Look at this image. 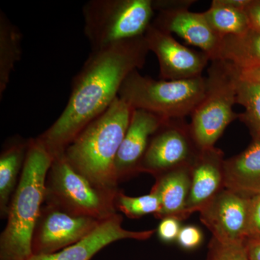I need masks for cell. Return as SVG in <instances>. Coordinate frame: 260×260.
Listing matches in <instances>:
<instances>
[{
	"label": "cell",
	"mask_w": 260,
	"mask_h": 260,
	"mask_svg": "<svg viewBox=\"0 0 260 260\" xmlns=\"http://www.w3.org/2000/svg\"><path fill=\"white\" fill-rule=\"evenodd\" d=\"M149 51L143 36L90 52L73 78L64 110L39 136L54 156L112 105L128 75L144 66Z\"/></svg>",
	"instance_id": "1"
},
{
	"label": "cell",
	"mask_w": 260,
	"mask_h": 260,
	"mask_svg": "<svg viewBox=\"0 0 260 260\" xmlns=\"http://www.w3.org/2000/svg\"><path fill=\"white\" fill-rule=\"evenodd\" d=\"M54 155L38 137L30 138L18 184L0 238V259L28 260L34 230L45 202L46 181Z\"/></svg>",
	"instance_id": "2"
},
{
	"label": "cell",
	"mask_w": 260,
	"mask_h": 260,
	"mask_svg": "<svg viewBox=\"0 0 260 260\" xmlns=\"http://www.w3.org/2000/svg\"><path fill=\"white\" fill-rule=\"evenodd\" d=\"M133 112L129 104L116 98L63 152L77 172L104 190L118 191L115 160Z\"/></svg>",
	"instance_id": "3"
},
{
	"label": "cell",
	"mask_w": 260,
	"mask_h": 260,
	"mask_svg": "<svg viewBox=\"0 0 260 260\" xmlns=\"http://www.w3.org/2000/svg\"><path fill=\"white\" fill-rule=\"evenodd\" d=\"M207 78L200 76L181 80H155L135 70L128 75L119 98L133 109H143L165 119L191 115L204 98Z\"/></svg>",
	"instance_id": "4"
},
{
	"label": "cell",
	"mask_w": 260,
	"mask_h": 260,
	"mask_svg": "<svg viewBox=\"0 0 260 260\" xmlns=\"http://www.w3.org/2000/svg\"><path fill=\"white\" fill-rule=\"evenodd\" d=\"M153 0H90L83 5L84 34L91 51L145 36L154 15Z\"/></svg>",
	"instance_id": "5"
},
{
	"label": "cell",
	"mask_w": 260,
	"mask_h": 260,
	"mask_svg": "<svg viewBox=\"0 0 260 260\" xmlns=\"http://www.w3.org/2000/svg\"><path fill=\"white\" fill-rule=\"evenodd\" d=\"M208 69L204 98L191 114V135L200 150L213 148L239 114L233 107L237 104L238 69L227 61L213 60Z\"/></svg>",
	"instance_id": "6"
},
{
	"label": "cell",
	"mask_w": 260,
	"mask_h": 260,
	"mask_svg": "<svg viewBox=\"0 0 260 260\" xmlns=\"http://www.w3.org/2000/svg\"><path fill=\"white\" fill-rule=\"evenodd\" d=\"M118 192L94 185L61 153L54 156L48 173L45 202L73 215L104 220L116 214Z\"/></svg>",
	"instance_id": "7"
},
{
	"label": "cell",
	"mask_w": 260,
	"mask_h": 260,
	"mask_svg": "<svg viewBox=\"0 0 260 260\" xmlns=\"http://www.w3.org/2000/svg\"><path fill=\"white\" fill-rule=\"evenodd\" d=\"M200 150L184 119H166L152 136L139 172L162 174L190 166Z\"/></svg>",
	"instance_id": "8"
},
{
	"label": "cell",
	"mask_w": 260,
	"mask_h": 260,
	"mask_svg": "<svg viewBox=\"0 0 260 260\" xmlns=\"http://www.w3.org/2000/svg\"><path fill=\"white\" fill-rule=\"evenodd\" d=\"M193 3L154 0V10L158 14L152 25L164 31L177 34L187 44L200 48L208 54L210 61L215 60L222 38L210 26L203 13L189 11Z\"/></svg>",
	"instance_id": "9"
},
{
	"label": "cell",
	"mask_w": 260,
	"mask_h": 260,
	"mask_svg": "<svg viewBox=\"0 0 260 260\" xmlns=\"http://www.w3.org/2000/svg\"><path fill=\"white\" fill-rule=\"evenodd\" d=\"M102 221L46 205L42 208L32 236V254H53L73 245L87 237Z\"/></svg>",
	"instance_id": "10"
},
{
	"label": "cell",
	"mask_w": 260,
	"mask_h": 260,
	"mask_svg": "<svg viewBox=\"0 0 260 260\" xmlns=\"http://www.w3.org/2000/svg\"><path fill=\"white\" fill-rule=\"evenodd\" d=\"M251 197L220 191L200 211L202 222L220 244H244L248 239Z\"/></svg>",
	"instance_id": "11"
},
{
	"label": "cell",
	"mask_w": 260,
	"mask_h": 260,
	"mask_svg": "<svg viewBox=\"0 0 260 260\" xmlns=\"http://www.w3.org/2000/svg\"><path fill=\"white\" fill-rule=\"evenodd\" d=\"M149 51L158 59L160 80H181L202 76L210 60L203 51L192 50L177 42L172 34L150 25L145 34Z\"/></svg>",
	"instance_id": "12"
},
{
	"label": "cell",
	"mask_w": 260,
	"mask_h": 260,
	"mask_svg": "<svg viewBox=\"0 0 260 260\" xmlns=\"http://www.w3.org/2000/svg\"><path fill=\"white\" fill-rule=\"evenodd\" d=\"M166 119L153 113L133 109L129 126L118 151L115 160L119 183L139 172V167L154 133Z\"/></svg>",
	"instance_id": "13"
},
{
	"label": "cell",
	"mask_w": 260,
	"mask_h": 260,
	"mask_svg": "<svg viewBox=\"0 0 260 260\" xmlns=\"http://www.w3.org/2000/svg\"><path fill=\"white\" fill-rule=\"evenodd\" d=\"M122 217L115 214L101 222L87 237L61 250L50 254L32 255L28 260H90L106 246L122 239L145 240L155 231L130 232L121 225Z\"/></svg>",
	"instance_id": "14"
},
{
	"label": "cell",
	"mask_w": 260,
	"mask_h": 260,
	"mask_svg": "<svg viewBox=\"0 0 260 260\" xmlns=\"http://www.w3.org/2000/svg\"><path fill=\"white\" fill-rule=\"evenodd\" d=\"M223 153L214 148L200 150L190 166L191 182L184 218L201 211L223 184Z\"/></svg>",
	"instance_id": "15"
},
{
	"label": "cell",
	"mask_w": 260,
	"mask_h": 260,
	"mask_svg": "<svg viewBox=\"0 0 260 260\" xmlns=\"http://www.w3.org/2000/svg\"><path fill=\"white\" fill-rule=\"evenodd\" d=\"M250 145L242 153L224 160L223 185L252 197L260 194V133H252Z\"/></svg>",
	"instance_id": "16"
},
{
	"label": "cell",
	"mask_w": 260,
	"mask_h": 260,
	"mask_svg": "<svg viewBox=\"0 0 260 260\" xmlns=\"http://www.w3.org/2000/svg\"><path fill=\"white\" fill-rule=\"evenodd\" d=\"M190 166L162 174L153 186L152 191L158 194L161 206L159 218H184L190 189Z\"/></svg>",
	"instance_id": "17"
},
{
	"label": "cell",
	"mask_w": 260,
	"mask_h": 260,
	"mask_svg": "<svg viewBox=\"0 0 260 260\" xmlns=\"http://www.w3.org/2000/svg\"><path fill=\"white\" fill-rule=\"evenodd\" d=\"M30 139L14 137L6 142L0 155V211L1 216L8 215L12 197L18 184Z\"/></svg>",
	"instance_id": "18"
},
{
	"label": "cell",
	"mask_w": 260,
	"mask_h": 260,
	"mask_svg": "<svg viewBox=\"0 0 260 260\" xmlns=\"http://www.w3.org/2000/svg\"><path fill=\"white\" fill-rule=\"evenodd\" d=\"M215 59L227 61L240 70L260 67V30L250 28L241 35L222 38Z\"/></svg>",
	"instance_id": "19"
},
{
	"label": "cell",
	"mask_w": 260,
	"mask_h": 260,
	"mask_svg": "<svg viewBox=\"0 0 260 260\" xmlns=\"http://www.w3.org/2000/svg\"><path fill=\"white\" fill-rule=\"evenodd\" d=\"M23 35L0 10V97H3L10 83L15 65L21 59Z\"/></svg>",
	"instance_id": "20"
},
{
	"label": "cell",
	"mask_w": 260,
	"mask_h": 260,
	"mask_svg": "<svg viewBox=\"0 0 260 260\" xmlns=\"http://www.w3.org/2000/svg\"><path fill=\"white\" fill-rule=\"evenodd\" d=\"M203 14L221 38L241 35L251 28L245 10L231 6L224 0H213L209 9Z\"/></svg>",
	"instance_id": "21"
},
{
	"label": "cell",
	"mask_w": 260,
	"mask_h": 260,
	"mask_svg": "<svg viewBox=\"0 0 260 260\" xmlns=\"http://www.w3.org/2000/svg\"><path fill=\"white\" fill-rule=\"evenodd\" d=\"M237 93V104L245 109V112L239 114V119L245 123L252 133H260L259 85L242 79L238 74Z\"/></svg>",
	"instance_id": "22"
},
{
	"label": "cell",
	"mask_w": 260,
	"mask_h": 260,
	"mask_svg": "<svg viewBox=\"0 0 260 260\" xmlns=\"http://www.w3.org/2000/svg\"><path fill=\"white\" fill-rule=\"evenodd\" d=\"M116 210H119L129 218H138L148 214L160 213V201L158 194L151 191L144 196H126L123 193L118 192L116 197Z\"/></svg>",
	"instance_id": "23"
},
{
	"label": "cell",
	"mask_w": 260,
	"mask_h": 260,
	"mask_svg": "<svg viewBox=\"0 0 260 260\" xmlns=\"http://www.w3.org/2000/svg\"><path fill=\"white\" fill-rule=\"evenodd\" d=\"M208 260H248L244 244H220L213 240Z\"/></svg>",
	"instance_id": "24"
},
{
	"label": "cell",
	"mask_w": 260,
	"mask_h": 260,
	"mask_svg": "<svg viewBox=\"0 0 260 260\" xmlns=\"http://www.w3.org/2000/svg\"><path fill=\"white\" fill-rule=\"evenodd\" d=\"M179 220L175 217L162 218L158 228V237L162 241L170 242L177 239L181 229Z\"/></svg>",
	"instance_id": "25"
},
{
	"label": "cell",
	"mask_w": 260,
	"mask_h": 260,
	"mask_svg": "<svg viewBox=\"0 0 260 260\" xmlns=\"http://www.w3.org/2000/svg\"><path fill=\"white\" fill-rule=\"evenodd\" d=\"M203 233L194 225H187L181 228L177 238L178 242L185 249H194L203 242Z\"/></svg>",
	"instance_id": "26"
},
{
	"label": "cell",
	"mask_w": 260,
	"mask_h": 260,
	"mask_svg": "<svg viewBox=\"0 0 260 260\" xmlns=\"http://www.w3.org/2000/svg\"><path fill=\"white\" fill-rule=\"evenodd\" d=\"M260 237V194L251 197L248 239Z\"/></svg>",
	"instance_id": "27"
},
{
	"label": "cell",
	"mask_w": 260,
	"mask_h": 260,
	"mask_svg": "<svg viewBox=\"0 0 260 260\" xmlns=\"http://www.w3.org/2000/svg\"><path fill=\"white\" fill-rule=\"evenodd\" d=\"M251 29L260 30V0H251L245 9Z\"/></svg>",
	"instance_id": "28"
},
{
	"label": "cell",
	"mask_w": 260,
	"mask_h": 260,
	"mask_svg": "<svg viewBox=\"0 0 260 260\" xmlns=\"http://www.w3.org/2000/svg\"><path fill=\"white\" fill-rule=\"evenodd\" d=\"M244 246L248 260H260V237L246 239Z\"/></svg>",
	"instance_id": "29"
},
{
	"label": "cell",
	"mask_w": 260,
	"mask_h": 260,
	"mask_svg": "<svg viewBox=\"0 0 260 260\" xmlns=\"http://www.w3.org/2000/svg\"><path fill=\"white\" fill-rule=\"evenodd\" d=\"M238 70L239 76L241 78L257 84L260 86V67L251 69Z\"/></svg>",
	"instance_id": "30"
}]
</instances>
